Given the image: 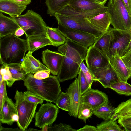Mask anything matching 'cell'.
Returning a JSON list of instances; mask_svg holds the SVG:
<instances>
[{"label": "cell", "mask_w": 131, "mask_h": 131, "mask_svg": "<svg viewBox=\"0 0 131 131\" xmlns=\"http://www.w3.org/2000/svg\"><path fill=\"white\" fill-rule=\"evenodd\" d=\"M42 54V59L43 64L51 73L57 75L61 68L64 55L48 49L43 51Z\"/></svg>", "instance_id": "obj_13"}, {"label": "cell", "mask_w": 131, "mask_h": 131, "mask_svg": "<svg viewBox=\"0 0 131 131\" xmlns=\"http://www.w3.org/2000/svg\"><path fill=\"white\" fill-rule=\"evenodd\" d=\"M109 63L116 73L119 81L127 82L131 77V69L127 68L118 56L109 58Z\"/></svg>", "instance_id": "obj_18"}, {"label": "cell", "mask_w": 131, "mask_h": 131, "mask_svg": "<svg viewBox=\"0 0 131 131\" xmlns=\"http://www.w3.org/2000/svg\"><path fill=\"white\" fill-rule=\"evenodd\" d=\"M48 131H75L77 130L73 128L68 124L60 123L53 126L48 127Z\"/></svg>", "instance_id": "obj_39"}, {"label": "cell", "mask_w": 131, "mask_h": 131, "mask_svg": "<svg viewBox=\"0 0 131 131\" xmlns=\"http://www.w3.org/2000/svg\"><path fill=\"white\" fill-rule=\"evenodd\" d=\"M81 102L86 104L93 110L109 103L108 98L105 93L91 88L81 95Z\"/></svg>", "instance_id": "obj_14"}, {"label": "cell", "mask_w": 131, "mask_h": 131, "mask_svg": "<svg viewBox=\"0 0 131 131\" xmlns=\"http://www.w3.org/2000/svg\"><path fill=\"white\" fill-rule=\"evenodd\" d=\"M20 27L11 17L6 16L0 12V38L14 34Z\"/></svg>", "instance_id": "obj_21"}, {"label": "cell", "mask_w": 131, "mask_h": 131, "mask_svg": "<svg viewBox=\"0 0 131 131\" xmlns=\"http://www.w3.org/2000/svg\"><path fill=\"white\" fill-rule=\"evenodd\" d=\"M78 75V78L79 81L80 92L82 95L91 88L87 79L80 68Z\"/></svg>", "instance_id": "obj_36"}, {"label": "cell", "mask_w": 131, "mask_h": 131, "mask_svg": "<svg viewBox=\"0 0 131 131\" xmlns=\"http://www.w3.org/2000/svg\"><path fill=\"white\" fill-rule=\"evenodd\" d=\"M25 33L24 30L21 27L18 29L14 34L16 36L18 37L21 36Z\"/></svg>", "instance_id": "obj_47"}, {"label": "cell", "mask_w": 131, "mask_h": 131, "mask_svg": "<svg viewBox=\"0 0 131 131\" xmlns=\"http://www.w3.org/2000/svg\"><path fill=\"white\" fill-rule=\"evenodd\" d=\"M130 100H131V98H130Z\"/></svg>", "instance_id": "obj_56"}, {"label": "cell", "mask_w": 131, "mask_h": 131, "mask_svg": "<svg viewBox=\"0 0 131 131\" xmlns=\"http://www.w3.org/2000/svg\"><path fill=\"white\" fill-rule=\"evenodd\" d=\"M88 48L67 38L65 43L59 46L58 51L64 55L57 77L60 82L76 78L81 63L85 60Z\"/></svg>", "instance_id": "obj_1"}, {"label": "cell", "mask_w": 131, "mask_h": 131, "mask_svg": "<svg viewBox=\"0 0 131 131\" xmlns=\"http://www.w3.org/2000/svg\"><path fill=\"white\" fill-rule=\"evenodd\" d=\"M7 65L9 68L12 77L16 81L23 80L27 74L22 67L21 63Z\"/></svg>", "instance_id": "obj_33"}, {"label": "cell", "mask_w": 131, "mask_h": 131, "mask_svg": "<svg viewBox=\"0 0 131 131\" xmlns=\"http://www.w3.org/2000/svg\"><path fill=\"white\" fill-rule=\"evenodd\" d=\"M58 112V108L51 103L42 104L36 112L35 126L42 128L46 124L51 125L56 120Z\"/></svg>", "instance_id": "obj_10"}, {"label": "cell", "mask_w": 131, "mask_h": 131, "mask_svg": "<svg viewBox=\"0 0 131 131\" xmlns=\"http://www.w3.org/2000/svg\"><path fill=\"white\" fill-rule=\"evenodd\" d=\"M24 31L26 37L46 35L47 26L41 16L32 10L23 15L10 17Z\"/></svg>", "instance_id": "obj_4"}, {"label": "cell", "mask_w": 131, "mask_h": 131, "mask_svg": "<svg viewBox=\"0 0 131 131\" xmlns=\"http://www.w3.org/2000/svg\"><path fill=\"white\" fill-rule=\"evenodd\" d=\"M131 50V40L130 41V42L129 44V45L128 47L127 50L126 52H127L129 51L130 50Z\"/></svg>", "instance_id": "obj_51"}, {"label": "cell", "mask_w": 131, "mask_h": 131, "mask_svg": "<svg viewBox=\"0 0 131 131\" xmlns=\"http://www.w3.org/2000/svg\"><path fill=\"white\" fill-rule=\"evenodd\" d=\"M54 16L58 23L72 29L92 34L97 37L101 36L105 32L90 23L86 19L73 18L57 13L55 14Z\"/></svg>", "instance_id": "obj_7"}, {"label": "cell", "mask_w": 131, "mask_h": 131, "mask_svg": "<svg viewBox=\"0 0 131 131\" xmlns=\"http://www.w3.org/2000/svg\"><path fill=\"white\" fill-rule=\"evenodd\" d=\"M58 23V28L67 38L86 47L88 48L92 45L98 37L92 34L72 29Z\"/></svg>", "instance_id": "obj_9"}, {"label": "cell", "mask_w": 131, "mask_h": 131, "mask_svg": "<svg viewBox=\"0 0 131 131\" xmlns=\"http://www.w3.org/2000/svg\"><path fill=\"white\" fill-rule=\"evenodd\" d=\"M93 109L84 102H81L79 105L77 117L86 123L87 120L93 114Z\"/></svg>", "instance_id": "obj_34"}, {"label": "cell", "mask_w": 131, "mask_h": 131, "mask_svg": "<svg viewBox=\"0 0 131 131\" xmlns=\"http://www.w3.org/2000/svg\"><path fill=\"white\" fill-rule=\"evenodd\" d=\"M80 68L83 72L89 83L90 88L93 82L94 81L93 75L88 68L82 61L80 65Z\"/></svg>", "instance_id": "obj_38"}, {"label": "cell", "mask_w": 131, "mask_h": 131, "mask_svg": "<svg viewBox=\"0 0 131 131\" xmlns=\"http://www.w3.org/2000/svg\"><path fill=\"white\" fill-rule=\"evenodd\" d=\"M107 6L98 9L89 11L81 12L75 10L67 5L62 7L57 12L59 14L71 18L84 19L93 17L101 13L107 11Z\"/></svg>", "instance_id": "obj_16"}, {"label": "cell", "mask_w": 131, "mask_h": 131, "mask_svg": "<svg viewBox=\"0 0 131 131\" xmlns=\"http://www.w3.org/2000/svg\"><path fill=\"white\" fill-rule=\"evenodd\" d=\"M0 131H22L20 129L17 128L13 129L11 128H4L1 126L0 128Z\"/></svg>", "instance_id": "obj_48"}, {"label": "cell", "mask_w": 131, "mask_h": 131, "mask_svg": "<svg viewBox=\"0 0 131 131\" xmlns=\"http://www.w3.org/2000/svg\"><path fill=\"white\" fill-rule=\"evenodd\" d=\"M18 119V127L24 131L32 121L38 104L30 102L25 98L23 93L17 90L14 97Z\"/></svg>", "instance_id": "obj_6"}, {"label": "cell", "mask_w": 131, "mask_h": 131, "mask_svg": "<svg viewBox=\"0 0 131 131\" xmlns=\"http://www.w3.org/2000/svg\"><path fill=\"white\" fill-rule=\"evenodd\" d=\"M115 108L109 103H107L94 109L93 114L104 121L108 120L111 119Z\"/></svg>", "instance_id": "obj_28"}, {"label": "cell", "mask_w": 131, "mask_h": 131, "mask_svg": "<svg viewBox=\"0 0 131 131\" xmlns=\"http://www.w3.org/2000/svg\"><path fill=\"white\" fill-rule=\"evenodd\" d=\"M110 27L108 31L98 37L93 45L107 56L111 48L113 38Z\"/></svg>", "instance_id": "obj_25"}, {"label": "cell", "mask_w": 131, "mask_h": 131, "mask_svg": "<svg viewBox=\"0 0 131 131\" xmlns=\"http://www.w3.org/2000/svg\"><path fill=\"white\" fill-rule=\"evenodd\" d=\"M97 131H122L124 130L122 129L117 124L116 121L111 119L108 120L104 121L96 127Z\"/></svg>", "instance_id": "obj_32"}, {"label": "cell", "mask_w": 131, "mask_h": 131, "mask_svg": "<svg viewBox=\"0 0 131 131\" xmlns=\"http://www.w3.org/2000/svg\"><path fill=\"white\" fill-rule=\"evenodd\" d=\"M27 130V131H30L39 130L37 129H34L31 128H30L29 129H28V130Z\"/></svg>", "instance_id": "obj_52"}, {"label": "cell", "mask_w": 131, "mask_h": 131, "mask_svg": "<svg viewBox=\"0 0 131 131\" xmlns=\"http://www.w3.org/2000/svg\"><path fill=\"white\" fill-rule=\"evenodd\" d=\"M129 131H131V129L129 130Z\"/></svg>", "instance_id": "obj_55"}, {"label": "cell", "mask_w": 131, "mask_h": 131, "mask_svg": "<svg viewBox=\"0 0 131 131\" xmlns=\"http://www.w3.org/2000/svg\"><path fill=\"white\" fill-rule=\"evenodd\" d=\"M18 119V113L16 105L12 99L7 96L6 91L3 104L0 110V121L2 123L12 125Z\"/></svg>", "instance_id": "obj_12"}, {"label": "cell", "mask_w": 131, "mask_h": 131, "mask_svg": "<svg viewBox=\"0 0 131 131\" xmlns=\"http://www.w3.org/2000/svg\"><path fill=\"white\" fill-rule=\"evenodd\" d=\"M6 81L3 80L0 84V110L2 107L3 101L6 90Z\"/></svg>", "instance_id": "obj_41"}, {"label": "cell", "mask_w": 131, "mask_h": 131, "mask_svg": "<svg viewBox=\"0 0 131 131\" xmlns=\"http://www.w3.org/2000/svg\"><path fill=\"white\" fill-rule=\"evenodd\" d=\"M50 73L49 70H42L35 73L33 76L36 79L42 80L48 77Z\"/></svg>", "instance_id": "obj_42"}, {"label": "cell", "mask_w": 131, "mask_h": 131, "mask_svg": "<svg viewBox=\"0 0 131 131\" xmlns=\"http://www.w3.org/2000/svg\"><path fill=\"white\" fill-rule=\"evenodd\" d=\"M66 92L69 95L71 101V106L68 114L70 116L76 117L81 96L78 78H76L69 86Z\"/></svg>", "instance_id": "obj_17"}, {"label": "cell", "mask_w": 131, "mask_h": 131, "mask_svg": "<svg viewBox=\"0 0 131 131\" xmlns=\"http://www.w3.org/2000/svg\"><path fill=\"white\" fill-rule=\"evenodd\" d=\"M32 53L33 52L28 51L21 63L22 67L27 74H35L40 71L49 70L40 61L33 56Z\"/></svg>", "instance_id": "obj_19"}, {"label": "cell", "mask_w": 131, "mask_h": 131, "mask_svg": "<svg viewBox=\"0 0 131 131\" xmlns=\"http://www.w3.org/2000/svg\"><path fill=\"white\" fill-rule=\"evenodd\" d=\"M28 51L32 52L46 46L53 45L46 35L26 37Z\"/></svg>", "instance_id": "obj_24"}, {"label": "cell", "mask_w": 131, "mask_h": 131, "mask_svg": "<svg viewBox=\"0 0 131 131\" xmlns=\"http://www.w3.org/2000/svg\"><path fill=\"white\" fill-rule=\"evenodd\" d=\"M54 103L59 108L69 112L71 106V101L68 94L66 92L60 93Z\"/></svg>", "instance_id": "obj_31"}, {"label": "cell", "mask_w": 131, "mask_h": 131, "mask_svg": "<svg viewBox=\"0 0 131 131\" xmlns=\"http://www.w3.org/2000/svg\"><path fill=\"white\" fill-rule=\"evenodd\" d=\"M27 5L10 0H0V12L9 15L10 17L21 15Z\"/></svg>", "instance_id": "obj_20"}, {"label": "cell", "mask_w": 131, "mask_h": 131, "mask_svg": "<svg viewBox=\"0 0 131 131\" xmlns=\"http://www.w3.org/2000/svg\"><path fill=\"white\" fill-rule=\"evenodd\" d=\"M121 58L126 66L131 69V50Z\"/></svg>", "instance_id": "obj_43"}, {"label": "cell", "mask_w": 131, "mask_h": 131, "mask_svg": "<svg viewBox=\"0 0 131 131\" xmlns=\"http://www.w3.org/2000/svg\"><path fill=\"white\" fill-rule=\"evenodd\" d=\"M46 35L51 42L53 46L57 47L65 43L66 38L58 28L47 26Z\"/></svg>", "instance_id": "obj_26"}, {"label": "cell", "mask_w": 131, "mask_h": 131, "mask_svg": "<svg viewBox=\"0 0 131 131\" xmlns=\"http://www.w3.org/2000/svg\"><path fill=\"white\" fill-rule=\"evenodd\" d=\"M48 125L47 124H45L42 128V129L41 130V131H48Z\"/></svg>", "instance_id": "obj_50"}, {"label": "cell", "mask_w": 131, "mask_h": 131, "mask_svg": "<svg viewBox=\"0 0 131 131\" xmlns=\"http://www.w3.org/2000/svg\"><path fill=\"white\" fill-rule=\"evenodd\" d=\"M2 76V75L0 74V84H1L3 81Z\"/></svg>", "instance_id": "obj_53"}, {"label": "cell", "mask_w": 131, "mask_h": 131, "mask_svg": "<svg viewBox=\"0 0 131 131\" xmlns=\"http://www.w3.org/2000/svg\"><path fill=\"white\" fill-rule=\"evenodd\" d=\"M0 64L2 65L0 67V74L2 76L3 80L6 81L7 86L11 87L16 80L12 77L7 66L4 64Z\"/></svg>", "instance_id": "obj_35"}, {"label": "cell", "mask_w": 131, "mask_h": 131, "mask_svg": "<svg viewBox=\"0 0 131 131\" xmlns=\"http://www.w3.org/2000/svg\"><path fill=\"white\" fill-rule=\"evenodd\" d=\"M16 3L26 5H28L31 2L32 0H10Z\"/></svg>", "instance_id": "obj_46"}, {"label": "cell", "mask_w": 131, "mask_h": 131, "mask_svg": "<svg viewBox=\"0 0 131 131\" xmlns=\"http://www.w3.org/2000/svg\"><path fill=\"white\" fill-rule=\"evenodd\" d=\"M113 38L112 45L107 56L109 58L115 55L121 57L126 53L131 40L130 31H121L110 27Z\"/></svg>", "instance_id": "obj_8"}, {"label": "cell", "mask_w": 131, "mask_h": 131, "mask_svg": "<svg viewBox=\"0 0 131 131\" xmlns=\"http://www.w3.org/2000/svg\"><path fill=\"white\" fill-rule=\"evenodd\" d=\"M70 0H45L47 7V13L51 16L64 6L67 5Z\"/></svg>", "instance_id": "obj_29"}, {"label": "cell", "mask_w": 131, "mask_h": 131, "mask_svg": "<svg viewBox=\"0 0 131 131\" xmlns=\"http://www.w3.org/2000/svg\"><path fill=\"white\" fill-rule=\"evenodd\" d=\"M88 67L92 73L94 81L99 82L105 88H108L113 83L119 81L116 73L110 64L102 68Z\"/></svg>", "instance_id": "obj_11"}, {"label": "cell", "mask_w": 131, "mask_h": 131, "mask_svg": "<svg viewBox=\"0 0 131 131\" xmlns=\"http://www.w3.org/2000/svg\"><path fill=\"white\" fill-rule=\"evenodd\" d=\"M22 80L27 90L47 101L54 103L61 92L57 76L50 75L46 78L39 80L34 78L32 73H29Z\"/></svg>", "instance_id": "obj_2"}, {"label": "cell", "mask_w": 131, "mask_h": 131, "mask_svg": "<svg viewBox=\"0 0 131 131\" xmlns=\"http://www.w3.org/2000/svg\"><path fill=\"white\" fill-rule=\"evenodd\" d=\"M130 32L131 33V29H130Z\"/></svg>", "instance_id": "obj_54"}, {"label": "cell", "mask_w": 131, "mask_h": 131, "mask_svg": "<svg viewBox=\"0 0 131 131\" xmlns=\"http://www.w3.org/2000/svg\"><path fill=\"white\" fill-rule=\"evenodd\" d=\"M85 19L90 23L104 32L108 30L111 24V17L107 11L99 14L93 17Z\"/></svg>", "instance_id": "obj_23"}, {"label": "cell", "mask_w": 131, "mask_h": 131, "mask_svg": "<svg viewBox=\"0 0 131 131\" xmlns=\"http://www.w3.org/2000/svg\"><path fill=\"white\" fill-rule=\"evenodd\" d=\"M85 60L88 67L102 68L110 64L107 56L93 45L88 47Z\"/></svg>", "instance_id": "obj_15"}, {"label": "cell", "mask_w": 131, "mask_h": 131, "mask_svg": "<svg viewBox=\"0 0 131 131\" xmlns=\"http://www.w3.org/2000/svg\"><path fill=\"white\" fill-rule=\"evenodd\" d=\"M107 11L111 24L117 30L130 31L131 16L123 0H109Z\"/></svg>", "instance_id": "obj_5"}, {"label": "cell", "mask_w": 131, "mask_h": 131, "mask_svg": "<svg viewBox=\"0 0 131 131\" xmlns=\"http://www.w3.org/2000/svg\"><path fill=\"white\" fill-rule=\"evenodd\" d=\"M25 99L28 101L38 104H42L44 100L29 90L23 92Z\"/></svg>", "instance_id": "obj_37"}, {"label": "cell", "mask_w": 131, "mask_h": 131, "mask_svg": "<svg viewBox=\"0 0 131 131\" xmlns=\"http://www.w3.org/2000/svg\"><path fill=\"white\" fill-rule=\"evenodd\" d=\"M68 5L74 9L81 12L94 10L105 6L94 0H70Z\"/></svg>", "instance_id": "obj_22"}, {"label": "cell", "mask_w": 131, "mask_h": 131, "mask_svg": "<svg viewBox=\"0 0 131 131\" xmlns=\"http://www.w3.org/2000/svg\"><path fill=\"white\" fill-rule=\"evenodd\" d=\"M131 117V101L130 98L121 103L116 108L111 119L116 121L119 118Z\"/></svg>", "instance_id": "obj_27"}, {"label": "cell", "mask_w": 131, "mask_h": 131, "mask_svg": "<svg viewBox=\"0 0 131 131\" xmlns=\"http://www.w3.org/2000/svg\"><path fill=\"white\" fill-rule=\"evenodd\" d=\"M118 122L124 129V130L129 131L131 129V117H125L119 118Z\"/></svg>", "instance_id": "obj_40"}, {"label": "cell", "mask_w": 131, "mask_h": 131, "mask_svg": "<svg viewBox=\"0 0 131 131\" xmlns=\"http://www.w3.org/2000/svg\"><path fill=\"white\" fill-rule=\"evenodd\" d=\"M130 15L131 14V0H123Z\"/></svg>", "instance_id": "obj_45"}, {"label": "cell", "mask_w": 131, "mask_h": 131, "mask_svg": "<svg viewBox=\"0 0 131 131\" xmlns=\"http://www.w3.org/2000/svg\"><path fill=\"white\" fill-rule=\"evenodd\" d=\"M28 50L27 40L14 34L0 38V64L21 63Z\"/></svg>", "instance_id": "obj_3"}, {"label": "cell", "mask_w": 131, "mask_h": 131, "mask_svg": "<svg viewBox=\"0 0 131 131\" xmlns=\"http://www.w3.org/2000/svg\"><path fill=\"white\" fill-rule=\"evenodd\" d=\"M77 131H97L96 127L90 125H86L83 127L77 130Z\"/></svg>", "instance_id": "obj_44"}, {"label": "cell", "mask_w": 131, "mask_h": 131, "mask_svg": "<svg viewBox=\"0 0 131 131\" xmlns=\"http://www.w3.org/2000/svg\"><path fill=\"white\" fill-rule=\"evenodd\" d=\"M98 3L104 5L107 0H94Z\"/></svg>", "instance_id": "obj_49"}, {"label": "cell", "mask_w": 131, "mask_h": 131, "mask_svg": "<svg viewBox=\"0 0 131 131\" xmlns=\"http://www.w3.org/2000/svg\"><path fill=\"white\" fill-rule=\"evenodd\" d=\"M108 88L119 95L131 96V85L127 82L117 81L112 84Z\"/></svg>", "instance_id": "obj_30"}]
</instances>
